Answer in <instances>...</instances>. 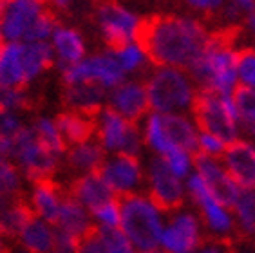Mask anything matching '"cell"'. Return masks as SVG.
<instances>
[{
  "mask_svg": "<svg viewBox=\"0 0 255 253\" xmlns=\"http://www.w3.org/2000/svg\"><path fill=\"white\" fill-rule=\"evenodd\" d=\"M208 31L201 22L176 15L139 18L134 42L156 65L187 69L208 44Z\"/></svg>",
  "mask_w": 255,
  "mask_h": 253,
  "instance_id": "obj_1",
  "label": "cell"
},
{
  "mask_svg": "<svg viewBox=\"0 0 255 253\" xmlns=\"http://www.w3.org/2000/svg\"><path fill=\"white\" fill-rule=\"evenodd\" d=\"M120 226L139 252H156L161 246V215L152 199L139 194L123 195L120 201Z\"/></svg>",
  "mask_w": 255,
  "mask_h": 253,
  "instance_id": "obj_2",
  "label": "cell"
},
{
  "mask_svg": "<svg viewBox=\"0 0 255 253\" xmlns=\"http://www.w3.org/2000/svg\"><path fill=\"white\" fill-rule=\"evenodd\" d=\"M190 107L199 130L212 132L226 143L239 139V118L230 94H219L201 87L194 94Z\"/></svg>",
  "mask_w": 255,
  "mask_h": 253,
  "instance_id": "obj_3",
  "label": "cell"
},
{
  "mask_svg": "<svg viewBox=\"0 0 255 253\" xmlns=\"http://www.w3.org/2000/svg\"><path fill=\"white\" fill-rule=\"evenodd\" d=\"M145 137L154 150L163 156L174 148H183L196 156L199 152V134L179 112H154L145 125Z\"/></svg>",
  "mask_w": 255,
  "mask_h": 253,
  "instance_id": "obj_4",
  "label": "cell"
},
{
  "mask_svg": "<svg viewBox=\"0 0 255 253\" xmlns=\"http://www.w3.org/2000/svg\"><path fill=\"white\" fill-rule=\"evenodd\" d=\"M148 102L156 112H181L192 105L194 89L179 67L159 65L147 85Z\"/></svg>",
  "mask_w": 255,
  "mask_h": 253,
  "instance_id": "obj_5",
  "label": "cell"
},
{
  "mask_svg": "<svg viewBox=\"0 0 255 253\" xmlns=\"http://www.w3.org/2000/svg\"><path fill=\"white\" fill-rule=\"evenodd\" d=\"M13 157L16 159L25 177L34 183L38 179L53 177L56 174L60 154L51 150L49 146L36 136L33 126L31 128L22 126L18 139H16L15 150H13Z\"/></svg>",
  "mask_w": 255,
  "mask_h": 253,
  "instance_id": "obj_6",
  "label": "cell"
},
{
  "mask_svg": "<svg viewBox=\"0 0 255 253\" xmlns=\"http://www.w3.org/2000/svg\"><path fill=\"white\" fill-rule=\"evenodd\" d=\"M98 141L105 150L137 156L141 148V136L134 122L122 116L113 107H103L98 114Z\"/></svg>",
  "mask_w": 255,
  "mask_h": 253,
  "instance_id": "obj_7",
  "label": "cell"
},
{
  "mask_svg": "<svg viewBox=\"0 0 255 253\" xmlns=\"http://www.w3.org/2000/svg\"><path fill=\"white\" fill-rule=\"evenodd\" d=\"M96 20L103 40L107 42L111 51L130 44L136 38L139 18L114 0H100L96 7Z\"/></svg>",
  "mask_w": 255,
  "mask_h": 253,
  "instance_id": "obj_8",
  "label": "cell"
},
{
  "mask_svg": "<svg viewBox=\"0 0 255 253\" xmlns=\"http://www.w3.org/2000/svg\"><path fill=\"white\" fill-rule=\"evenodd\" d=\"M64 83L96 82L105 89H113L123 82L125 69L120 65L113 53L96 54L91 58H82L80 62L62 67Z\"/></svg>",
  "mask_w": 255,
  "mask_h": 253,
  "instance_id": "obj_9",
  "label": "cell"
},
{
  "mask_svg": "<svg viewBox=\"0 0 255 253\" xmlns=\"http://www.w3.org/2000/svg\"><path fill=\"white\" fill-rule=\"evenodd\" d=\"M148 186H150V199L159 210L172 212L181 208L185 203V188L181 177H177L167 165V161L159 157L150 163L148 168Z\"/></svg>",
  "mask_w": 255,
  "mask_h": 253,
  "instance_id": "obj_10",
  "label": "cell"
},
{
  "mask_svg": "<svg viewBox=\"0 0 255 253\" xmlns=\"http://www.w3.org/2000/svg\"><path fill=\"white\" fill-rule=\"evenodd\" d=\"M188 192L192 199L196 201L203 212L208 228L214 234H219V237H228L234 232V221L232 215L228 214L226 205H223L216 195L212 194V190L205 183L199 174H194L188 177Z\"/></svg>",
  "mask_w": 255,
  "mask_h": 253,
  "instance_id": "obj_11",
  "label": "cell"
},
{
  "mask_svg": "<svg viewBox=\"0 0 255 253\" xmlns=\"http://www.w3.org/2000/svg\"><path fill=\"white\" fill-rule=\"evenodd\" d=\"M98 172L114 194L122 195V197L134 194L139 188L143 179L139 159L137 156H128V154H120L114 159L105 161Z\"/></svg>",
  "mask_w": 255,
  "mask_h": 253,
  "instance_id": "obj_12",
  "label": "cell"
},
{
  "mask_svg": "<svg viewBox=\"0 0 255 253\" xmlns=\"http://www.w3.org/2000/svg\"><path fill=\"white\" fill-rule=\"evenodd\" d=\"M45 7L42 0H11L0 15V27L7 42H22Z\"/></svg>",
  "mask_w": 255,
  "mask_h": 253,
  "instance_id": "obj_13",
  "label": "cell"
},
{
  "mask_svg": "<svg viewBox=\"0 0 255 253\" xmlns=\"http://www.w3.org/2000/svg\"><path fill=\"white\" fill-rule=\"evenodd\" d=\"M194 159H196L197 174L205 179L208 188L212 190V194L216 195L223 205L226 206L234 205V201L239 195L241 186L232 179L230 174L226 172V168H223L214 157L206 156L203 152H197L196 156H194Z\"/></svg>",
  "mask_w": 255,
  "mask_h": 253,
  "instance_id": "obj_14",
  "label": "cell"
},
{
  "mask_svg": "<svg viewBox=\"0 0 255 253\" xmlns=\"http://www.w3.org/2000/svg\"><path fill=\"white\" fill-rule=\"evenodd\" d=\"M225 168L241 188H255V145L236 139L223 152Z\"/></svg>",
  "mask_w": 255,
  "mask_h": 253,
  "instance_id": "obj_15",
  "label": "cell"
},
{
  "mask_svg": "<svg viewBox=\"0 0 255 253\" xmlns=\"http://www.w3.org/2000/svg\"><path fill=\"white\" fill-rule=\"evenodd\" d=\"M161 246L172 253H188L201 246L199 223L192 214L176 215L161 232Z\"/></svg>",
  "mask_w": 255,
  "mask_h": 253,
  "instance_id": "obj_16",
  "label": "cell"
},
{
  "mask_svg": "<svg viewBox=\"0 0 255 253\" xmlns=\"http://www.w3.org/2000/svg\"><path fill=\"white\" fill-rule=\"evenodd\" d=\"M109 103L114 111H118L130 122H139L147 114L150 102H148L147 87L137 82L120 83L113 87V93L109 96Z\"/></svg>",
  "mask_w": 255,
  "mask_h": 253,
  "instance_id": "obj_17",
  "label": "cell"
},
{
  "mask_svg": "<svg viewBox=\"0 0 255 253\" xmlns=\"http://www.w3.org/2000/svg\"><path fill=\"white\" fill-rule=\"evenodd\" d=\"M69 194L74 195L91 214H94L103 205H107L109 201L116 199V194L105 183L98 170L87 172V174L80 175L78 179H74L71 183Z\"/></svg>",
  "mask_w": 255,
  "mask_h": 253,
  "instance_id": "obj_18",
  "label": "cell"
},
{
  "mask_svg": "<svg viewBox=\"0 0 255 253\" xmlns=\"http://www.w3.org/2000/svg\"><path fill=\"white\" fill-rule=\"evenodd\" d=\"M105 87L96 82H76L65 83L64 102L69 109L78 111L87 116L98 118L103 109Z\"/></svg>",
  "mask_w": 255,
  "mask_h": 253,
  "instance_id": "obj_19",
  "label": "cell"
},
{
  "mask_svg": "<svg viewBox=\"0 0 255 253\" xmlns=\"http://www.w3.org/2000/svg\"><path fill=\"white\" fill-rule=\"evenodd\" d=\"M65 197V190L53 179H38L34 181L33 194H31V208L38 217L54 224L58 219V212L62 206V201Z\"/></svg>",
  "mask_w": 255,
  "mask_h": 253,
  "instance_id": "obj_20",
  "label": "cell"
},
{
  "mask_svg": "<svg viewBox=\"0 0 255 253\" xmlns=\"http://www.w3.org/2000/svg\"><path fill=\"white\" fill-rule=\"evenodd\" d=\"M54 224H56V228L64 230L73 237H76L80 243L94 228L91 219H89V214L85 212V206L69 192H65V197L58 212V219Z\"/></svg>",
  "mask_w": 255,
  "mask_h": 253,
  "instance_id": "obj_21",
  "label": "cell"
},
{
  "mask_svg": "<svg viewBox=\"0 0 255 253\" xmlns=\"http://www.w3.org/2000/svg\"><path fill=\"white\" fill-rule=\"evenodd\" d=\"M56 126H58L65 143L76 145V143L93 139L94 132L98 128V118L87 116V114L69 109V111L60 112L56 116Z\"/></svg>",
  "mask_w": 255,
  "mask_h": 253,
  "instance_id": "obj_22",
  "label": "cell"
},
{
  "mask_svg": "<svg viewBox=\"0 0 255 253\" xmlns=\"http://www.w3.org/2000/svg\"><path fill=\"white\" fill-rule=\"evenodd\" d=\"M0 83L18 85V87L27 85L24 56H22V42H7L0 49Z\"/></svg>",
  "mask_w": 255,
  "mask_h": 253,
  "instance_id": "obj_23",
  "label": "cell"
},
{
  "mask_svg": "<svg viewBox=\"0 0 255 253\" xmlns=\"http://www.w3.org/2000/svg\"><path fill=\"white\" fill-rule=\"evenodd\" d=\"M22 248L27 252H36V253H45V252H54V230L49 226L47 221L42 217H31L22 232L18 234V239Z\"/></svg>",
  "mask_w": 255,
  "mask_h": 253,
  "instance_id": "obj_24",
  "label": "cell"
},
{
  "mask_svg": "<svg viewBox=\"0 0 255 253\" xmlns=\"http://www.w3.org/2000/svg\"><path fill=\"white\" fill-rule=\"evenodd\" d=\"M51 36H53V47L56 51V56H58V62L62 67L76 63L84 58L85 44L82 34L76 29L56 25Z\"/></svg>",
  "mask_w": 255,
  "mask_h": 253,
  "instance_id": "obj_25",
  "label": "cell"
},
{
  "mask_svg": "<svg viewBox=\"0 0 255 253\" xmlns=\"http://www.w3.org/2000/svg\"><path fill=\"white\" fill-rule=\"evenodd\" d=\"M103 163H105V148L100 141L94 143L93 139H89L84 143H76L67 152V165L73 170L84 174L100 170Z\"/></svg>",
  "mask_w": 255,
  "mask_h": 253,
  "instance_id": "obj_26",
  "label": "cell"
},
{
  "mask_svg": "<svg viewBox=\"0 0 255 253\" xmlns=\"http://www.w3.org/2000/svg\"><path fill=\"white\" fill-rule=\"evenodd\" d=\"M232 206L236 212L241 234L246 237H255V188H241Z\"/></svg>",
  "mask_w": 255,
  "mask_h": 253,
  "instance_id": "obj_27",
  "label": "cell"
},
{
  "mask_svg": "<svg viewBox=\"0 0 255 253\" xmlns=\"http://www.w3.org/2000/svg\"><path fill=\"white\" fill-rule=\"evenodd\" d=\"M20 130L22 125L16 112L0 107V156L13 157Z\"/></svg>",
  "mask_w": 255,
  "mask_h": 253,
  "instance_id": "obj_28",
  "label": "cell"
},
{
  "mask_svg": "<svg viewBox=\"0 0 255 253\" xmlns=\"http://www.w3.org/2000/svg\"><path fill=\"white\" fill-rule=\"evenodd\" d=\"M96 237L100 243V252L128 253L134 250L130 239L118 226H102L100 224V228L96 226Z\"/></svg>",
  "mask_w": 255,
  "mask_h": 253,
  "instance_id": "obj_29",
  "label": "cell"
},
{
  "mask_svg": "<svg viewBox=\"0 0 255 253\" xmlns=\"http://www.w3.org/2000/svg\"><path fill=\"white\" fill-rule=\"evenodd\" d=\"M232 102L236 107L237 118L245 126L255 123V87L250 85H237L232 91Z\"/></svg>",
  "mask_w": 255,
  "mask_h": 253,
  "instance_id": "obj_30",
  "label": "cell"
},
{
  "mask_svg": "<svg viewBox=\"0 0 255 253\" xmlns=\"http://www.w3.org/2000/svg\"><path fill=\"white\" fill-rule=\"evenodd\" d=\"M0 195L7 199L22 197V177L9 157L0 156Z\"/></svg>",
  "mask_w": 255,
  "mask_h": 253,
  "instance_id": "obj_31",
  "label": "cell"
},
{
  "mask_svg": "<svg viewBox=\"0 0 255 253\" xmlns=\"http://www.w3.org/2000/svg\"><path fill=\"white\" fill-rule=\"evenodd\" d=\"M0 107L13 112L29 111L34 107L33 98L25 91V87L18 85H2L0 83Z\"/></svg>",
  "mask_w": 255,
  "mask_h": 253,
  "instance_id": "obj_32",
  "label": "cell"
},
{
  "mask_svg": "<svg viewBox=\"0 0 255 253\" xmlns=\"http://www.w3.org/2000/svg\"><path fill=\"white\" fill-rule=\"evenodd\" d=\"M33 128H34V132H36V136L49 146L51 150H54L56 154H60V156L64 154L67 143H65V139L62 137V134H60L56 122H53L49 118H40V120L34 122Z\"/></svg>",
  "mask_w": 255,
  "mask_h": 253,
  "instance_id": "obj_33",
  "label": "cell"
},
{
  "mask_svg": "<svg viewBox=\"0 0 255 253\" xmlns=\"http://www.w3.org/2000/svg\"><path fill=\"white\" fill-rule=\"evenodd\" d=\"M113 54L116 56V60L120 62L123 69H125V73H132V71H137V69H141L147 62V54L145 51L141 49L139 44H127L123 45L120 49H114Z\"/></svg>",
  "mask_w": 255,
  "mask_h": 253,
  "instance_id": "obj_34",
  "label": "cell"
},
{
  "mask_svg": "<svg viewBox=\"0 0 255 253\" xmlns=\"http://www.w3.org/2000/svg\"><path fill=\"white\" fill-rule=\"evenodd\" d=\"M237 78L245 85L255 87V49H237Z\"/></svg>",
  "mask_w": 255,
  "mask_h": 253,
  "instance_id": "obj_35",
  "label": "cell"
},
{
  "mask_svg": "<svg viewBox=\"0 0 255 253\" xmlns=\"http://www.w3.org/2000/svg\"><path fill=\"white\" fill-rule=\"evenodd\" d=\"M161 157L167 161V165L177 177H187L190 174V152L183 150V148H174V150L163 154Z\"/></svg>",
  "mask_w": 255,
  "mask_h": 253,
  "instance_id": "obj_36",
  "label": "cell"
},
{
  "mask_svg": "<svg viewBox=\"0 0 255 253\" xmlns=\"http://www.w3.org/2000/svg\"><path fill=\"white\" fill-rule=\"evenodd\" d=\"M197 143H199V152H203V154L212 156V157L223 156V152H225L226 145H228V143H226L225 139H221L219 136L212 134V132H205V130H201Z\"/></svg>",
  "mask_w": 255,
  "mask_h": 253,
  "instance_id": "obj_37",
  "label": "cell"
},
{
  "mask_svg": "<svg viewBox=\"0 0 255 253\" xmlns=\"http://www.w3.org/2000/svg\"><path fill=\"white\" fill-rule=\"evenodd\" d=\"M94 219L102 226H120V201L113 199L94 212Z\"/></svg>",
  "mask_w": 255,
  "mask_h": 253,
  "instance_id": "obj_38",
  "label": "cell"
},
{
  "mask_svg": "<svg viewBox=\"0 0 255 253\" xmlns=\"http://www.w3.org/2000/svg\"><path fill=\"white\" fill-rule=\"evenodd\" d=\"M192 7H196L199 11H205V13H214L223 5L225 0H187Z\"/></svg>",
  "mask_w": 255,
  "mask_h": 253,
  "instance_id": "obj_39",
  "label": "cell"
},
{
  "mask_svg": "<svg viewBox=\"0 0 255 253\" xmlns=\"http://www.w3.org/2000/svg\"><path fill=\"white\" fill-rule=\"evenodd\" d=\"M234 4L239 7L243 13H252L255 11V0H234Z\"/></svg>",
  "mask_w": 255,
  "mask_h": 253,
  "instance_id": "obj_40",
  "label": "cell"
},
{
  "mask_svg": "<svg viewBox=\"0 0 255 253\" xmlns=\"http://www.w3.org/2000/svg\"><path fill=\"white\" fill-rule=\"evenodd\" d=\"M47 2H51L53 7H56V9L67 11V9H71V5H73L74 0H47Z\"/></svg>",
  "mask_w": 255,
  "mask_h": 253,
  "instance_id": "obj_41",
  "label": "cell"
},
{
  "mask_svg": "<svg viewBox=\"0 0 255 253\" xmlns=\"http://www.w3.org/2000/svg\"><path fill=\"white\" fill-rule=\"evenodd\" d=\"M248 27L255 33V11L248 13Z\"/></svg>",
  "mask_w": 255,
  "mask_h": 253,
  "instance_id": "obj_42",
  "label": "cell"
},
{
  "mask_svg": "<svg viewBox=\"0 0 255 253\" xmlns=\"http://www.w3.org/2000/svg\"><path fill=\"white\" fill-rule=\"evenodd\" d=\"M2 252H7V243H5V239L0 235V253Z\"/></svg>",
  "mask_w": 255,
  "mask_h": 253,
  "instance_id": "obj_43",
  "label": "cell"
},
{
  "mask_svg": "<svg viewBox=\"0 0 255 253\" xmlns=\"http://www.w3.org/2000/svg\"><path fill=\"white\" fill-rule=\"evenodd\" d=\"M11 0H0V15H2V11L7 7V4H9Z\"/></svg>",
  "mask_w": 255,
  "mask_h": 253,
  "instance_id": "obj_44",
  "label": "cell"
},
{
  "mask_svg": "<svg viewBox=\"0 0 255 253\" xmlns=\"http://www.w3.org/2000/svg\"><path fill=\"white\" fill-rule=\"evenodd\" d=\"M246 128H248V132H250L252 136L255 137V123H254V125H250V126H246Z\"/></svg>",
  "mask_w": 255,
  "mask_h": 253,
  "instance_id": "obj_45",
  "label": "cell"
}]
</instances>
